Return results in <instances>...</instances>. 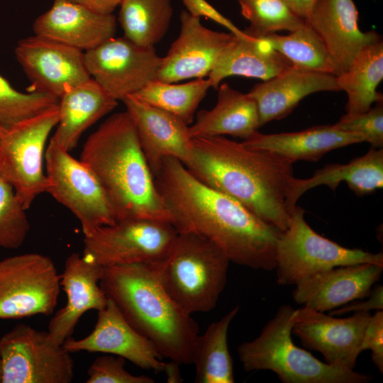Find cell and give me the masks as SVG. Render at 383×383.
<instances>
[{"label": "cell", "instance_id": "6da1fadb", "mask_svg": "<svg viewBox=\"0 0 383 383\" xmlns=\"http://www.w3.org/2000/svg\"><path fill=\"white\" fill-rule=\"evenodd\" d=\"M154 179L177 232L207 238L230 262L255 270L275 269L279 229L200 182L174 157L163 159Z\"/></svg>", "mask_w": 383, "mask_h": 383}, {"label": "cell", "instance_id": "7a4b0ae2", "mask_svg": "<svg viewBox=\"0 0 383 383\" xmlns=\"http://www.w3.org/2000/svg\"><path fill=\"white\" fill-rule=\"evenodd\" d=\"M192 139L193 157L186 167L193 176L280 231L287 228L285 199L292 163L222 135Z\"/></svg>", "mask_w": 383, "mask_h": 383}, {"label": "cell", "instance_id": "3957f363", "mask_svg": "<svg viewBox=\"0 0 383 383\" xmlns=\"http://www.w3.org/2000/svg\"><path fill=\"white\" fill-rule=\"evenodd\" d=\"M79 160L99 182L116 221L145 218L171 223L127 111L109 116L87 138Z\"/></svg>", "mask_w": 383, "mask_h": 383}, {"label": "cell", "instance_id": "277c9868", "mask_svg": "<svg viewBox=\"0 0 383 383\" xmlns=\"http://www.w3.org/2000/svg\"><path fill=\"white\" fill-rule=\"evenodd\" d=\"M100 286L126 321L162 357L192 364L197 323L168 294L154 263L104 267Z\"/></svg>", "mask_w": 383, "mask_h": 383}, {"label": "cell", "instance_id": "5b68a950", "mask_svg": "<svg viewBox=\"0 0 383 383\" xmlns=\"http://www.w3.org/2000/svg\"><path fill=\"white\" fill-rule=\"evenodd\" d=\"M296 309L280 306L255 339L238 354L245 371L270 370L284 383H367L370 376L323 362L296 346L292 338Z\"/></svg>", "mask_w": 383, "mask_h": 383}, {"label": "cell", "instance_id": "8992f818", "mask_svg": "<svg viewBox=\"0 0 383 383\" xmlns=\"http://www.w3.org/2000/svg\"><path fill=\"white\" fill-rule=\"evenodd\" d=\"M230 260L207 238L177 232L162 261L154 263L163 287L188 314L214 309L226 283Z\"/></svg>", "mask_w": 383, "mask_h": 383}, {"label": "cell", "instance_id": "52a82bcc", "mask_svg": "<svg viewBox=\"0 0 383 383\" xmlns=\"http://www.w3.org/2000/svg\"><path fill=\"white\" fill-rule=\"evenodd\" d=\"M305 211L296 205L289 223L277 244L276 275L280 285L295 286L301 281L335 267L360 263L383 265L382 252L341 246L314 231L304 219Z\"/></svg>", "mask_w": 383, "mask_h": 383}, {"label": "cell", "instance_id": "ba28073f", "mask_svg": "<svg viewBox=\"0 0 383 383\" xmlns=\"http://www.w3.org/2000/svg\"><path fill=\"white\" fill-rule=\"evenodd\" d=\"M59 119L58 105L7 127H0V175L13 187L26 209L46 192L45 148Z\"/></svg>", "mask_w": 383, "mask_h": 383}, {"label": "cell", "instance_id": "9c48e42d", "mask_svg": "<svg viewBox=\"0 0 383 383\" xmlns=\"http://www.w3.org/2000/svg\"><path fill=\"white\" fill-rule=\"evenodd\" d=\"M47 189L78 219L84 235L116 222L112 206L90 168L50 140L45 153Z\"/></svg>", "mask_w": 383, "mask_h": 383}, {"label": "cell", "instance_id": "30bf717a", "mask_svg": "<svg viewBox=\"0 0 383 383\" xmlns=\"http://www.w3.org/2000/svg\"><path fill=\"white\" fill-rule=\"evenodd\" d=\"M60 287V274L47 255L29 252L1 260L0 319L52 314Z\"/></svg>", "mask_w": 383, "mask_h": 383}, {"label": "cell", "instance_id": "8fae6325", "mask_svg": "<svg viewBox=\"0 0 383 383\" xmlns=\"http://www.w3.org/2000/svg\"><path fill=\"white\" fill-rule=\"evenodd\" d=\"M177 231L168 222L145 218L120 220L84 237V251L103 267L164 260Z\"/></svg>", "mask_w": 383, "mask_h": 383}, {"label": "cell", "instance_id": "7c38bea8", "mask_svg": "<svg viewBox=\"0 0 383 383\" xmlns=\"http://www.w3.org/2000/svg\"><path fill=\"white\" fill-rule=\"evenodd\" d=\"M1 383H70L71 353L52 340L48 331L20 323L0 337Z\"/></svg>", "mask_w": 383, "mask_h": 383}, {"label": "cell", "instance_id": "4fadbf2b", "mask_svg": "<svg viewBox=\"0 0 383 383\" xmlns=\"http://www.w3.org/2000/svg\"><path fill=\"white\" fill-rule=\"evenodd\" d=\"M91 77L113 99L123 101L157 77L162 62L155 47L123 37L109 38L84 52Z\"/></svg>", "mask_w": 383, "mask_h": 383}, {"label": "cell", "instance_id": "5bb4252c", "mask_svg": "<svg viewBox=\"0 0 383 383\" xmlns=\"http://www.w3.org/2000/svg\"><path fill=\"white\" fill-rule=\"evenodd\" d=\"M14 53L30 81L28 92L57 99L70 87L91 79L84 52L35 35L18 42Z\"/></svg>", "mask_w": 383, "mask_h": 383}, {"label": "cell", "instance_id": "9a60e30c", "mask_svg": "<svg viewBox=\"0 0 383 383\" xmlns=\"http://www.w3.org/2000/svg\"><path fill=\"white\" fill-rule=\"evenodd\" d=\"M370 316V311H360L347 318H335L302 306L296 309L292 333L304 347L319 352L326 363L354 370Z\"/></svg>", "mask_w": 383, "mask_h": 383}, {"label": "cell", "instance_id": "2e32d148", "mask_svg": "<svg viewBox=\"0 0 383 383\" xmlns=\"http://www.w3.org/2000/svg\"><path fill=\"white\" fill-rule=\"evenodd\" d=\"M180 30L162 57L156 79L176 83L208 77L226 45L235 35L205 27L201 18L187 11L179 14Z\"/></svg>", "mask_w": 383, "mask_h": 383}, {"label": "cell", "instance_id": "e0dca14e", "mask_svg": "<svg viewBox=\"0 0 383 383\" xmlns=\"http://www.w3.org/2000/svg\"><path fill=\"white\" fill-rule=\"evenodd\" d=\"M358 21L353 0H316L305 20L323 43L335 76L345 72L365 48L382 40L375 31H362Z\"/></svg>", "mask_w": 383, "mask_h": 383}, {"label": "cell", "instance_id": "ac0fdd59", "mask_svg": "<svg viewBox=\"0 0 383 383\" xmlns=\"http://www.w3.org/2000/svg\"><path fill=\"white\" fill-rule=\"evenodd\" d=\"M97 312L93 331L82 339L66 340L62 344L66 350L70 353H109L122 357L144 370L165 371L167 363L161 360L152 343L126 321L111 300L108 299L106 306Z\"/></svg>", "mask_w": 383, "mask_h": 383}, {"label": "cell", "instance_id": "d6986e66", "mask_svg": "<svg viewBox=\"0 0 383 383\" xmlns=\"http://www.w3.org/2000/svg\"><path fill=\"white\" fill-rule=\"evenodd\" d=\"M122 101L133 120L153 177L165 157H174L185 167L190 164L193 139L188 125L177 116L133 96H128Z\"/></svg>", "mask_w": 383, "mask_h": 383}, {"label": "cell", "instance_id": "ffe728a7", "mask_svg": "<svg viewBox=\"0 0 383 383\" xmlns=\"http://www.w3.org/2000/svg\"><path fill=\"white\" fill-rule=\"evenodd\" d=\"M103 272L104 267L87 254L73 252L67 257L60 274L67 302L48 324V333L55 343L62 345L71 338L84 313L106 306L108 298L99 284Z\"/></svg>", "mask_w": 383, "mask_h": 383}, {"label": "cell", "instance_id": "44dd1931", "mask_svg": "<svg viewBox=\"0 0 383 383\" xmlns=\"http://www.w3.org/2000/svg\"><path fill=\"white\" fill-rule=\"evenodd\" d=\"M383 265L360 263L318 272L295 285V302L316 311L336 309L367 297L381 277Z\"/></svg>", "mask_w": 383, "mask_h": 383}, {"label": "cell", "instance_id": "7402d4cb", "mask_svg": "<svg viewBox=\"0 0 383 383\" xmlns=\"http://www.w3.org/2000/svg\"><path fill=\"white\" fill-rule=\"evenodd\" d=\"M35 35L50 38L83 52L115 36L114 15L102 14L66 0H54L34 21Z\"/></svg>", "mask_w": 383, "mask_h": 383}, {"label": "cell", "instance_id": "603a6c76", "mask_svg": "<svg viewBox=\"0 0 383 383\" xmlns=\"http://www.w3.org/2000/svg\"><path fill=\"white\" fill-rule=\"evenodd\" d=\"M338 90L336 76L291 66L279 74L255 84L248 94L257 104L262 126L286 117L309 94Z\"/></svg>", "mask_w": 383, "mask_h": 383}, {"label": "cell", "instance_id": "cb8c5ba5", "mask_svg": "<svg viewBox=\"0 0 383 383\" xmlns=\"http://www.w3.org/2000/svg\"><path fill=\"white\" fill-rule=\"evenodd\" d=\"M345 182L357 196L372 194L383 187V150L371 147L364 155L347 164H328L317 170L307 179H290L285 204L289 214L297 200L308 190L326 185L335 192L339 184Z\"/></svg>", "mask_w": 383, "mask_h": 383}, {"label": "cell", "instance_id": "d4e9b609", "mask_svg": "<svg viewBox=\"0 0 383 383\" xmlns=\"http://www.w3.org/2000/svg\"><path fill=\"white\" fill-rule=\"evenodd\" d=\"M117 106L92 78L68 88L59 99L58 123L50 140L70 152L87 128Z\"/></svg>", "mask_w": 383, "mask_h": 383}, {"label": "cell", "instance_id": "484cf974", "mask_svg": "<svg viewBox=\"0 0 383 383\" xmlns=\"http://www.w3.org/2000/svg\"><path fill=\"white\" fill-rule=\"evenodd\" d=\"M243 36L234 35L221 52L208 76L212 88L231 76L270 79L292 66L262 37L244 30Z\"/></svg>", "mask_w": 383, "mask_h": 383}, {"label": "cell", "instance_id": "4316f807", "mask_svg": "<svg viewBox=\"0 0 383 383\" xmlns=\"http://www.w3.org/2000/svg\"><path fill=\"white\" fill-rule=\"evenodd\" d=\"M361 142L365 139L360 134L326 125L291 133L263 134L257 131L243 143L272 152L293 164L298 160L317 161L332 150Z\"/></svg>", "mask_w": 383, "mask_h": 383}, {"label": "cell", "instance_id": "83f0119b", "mask_svg": "<svg viewBox=\"0 0 383 383\" xmlns=\"http://www.w3.org/2000/svg\"><path fill=\"white\" fill-rule=\"evenodd\" d=\"M217 102L209 110H201L189 126L192 138L229 135L244 140L260 127L257 104L248 94L222 83L218 87Z\"/></svg>", "mask_w": 383, "mask_h": 383}, {"label": "cell", "instance_id": "f1b7e54d", "mask_svg": "<svg viewBox=\"0 0 383 383\" xmlns=\"http://www.w3.org/2000/svg\"><path fill=\"white\" fill-rule=\"evenodd\" d=\"M339 90L347 94L346 113L350 118L367 111L374 103L383 100L377 87L383 79V42L365 48L349 68L336 76Z\"/></svg>", "mask_w": 383, "mask_h": 383}, {"label": "cell", "instance_id": "f546056e", "mask_svg": "<svg viewBox=\"0 0 383 383\" xmlns=\"http://www.w3.org/2000/svg\"><path fill=\"white\" fill-rule=\"evenodd\" d=\"M235 306L199 335L192 364L196 383H233V364L228 346L230 324L239 311Z\"/></svg>", "mask_w": 383, "mask_h": 383}, {"label": "cell", "instance_id": "4dcf8cb0", "mask_svg": "<svg viewBox=\"0 0 383 383\" xmlns=\"http://www.w3.org/2000/svg\"><path fill=\"white\" fill-rule=\"evenodd\" d=\"M118 6L123 36L139 45L154 47L170 28L172 0H121Z\"/></svg>", "mask_w": 383, "mask_h": 383}, {"label": "cell", "instance_id": "1f68e13d", "mask_svg": "<svg viewBox=\"0 0 383 383\" xmlns=\"http://www.w3.org/2000/svg\"><path fill=\"white\" fill-rule=\"evenodd\" d=\"M211 87L208 78L182 84L155 79L131 96L177 116L189 126L194 122L196 111Z\"/></svg>", "mask_w": 383, "mask_h": 383}, {"label": "cell", "instance_id": "d6a6232c", "mask_svg": "<svg viewBox=\"0 0 383 383\" xmlns=\"http://www.w3.org/2000/svg\"><path fill=\"white\" fill-rule=\"evenodd\" d=\"M260 36L293 67L335 75L334 68L323 43L306 22L288 35L270 33Z\"/></svg>", "mask_w": 383, "mask_h": 383}, {"label": "cell", "instance_id": "836d02e7", "mask_svg": "<svg viewBox=\"0 0 383 383\" xmlns=\"http://www.w3.org/2000/svg\"><path fill=\"white\" fill-rule=\"evenodd\" d=\"M242 15L250 22L245 30L260 36L277 31L292 32L305 24L284 0H238Z\"/></svg>", "mask_w": 383, "mask_h": 383}, {"label": "cell", "instance_id": "e575fe53", "mask_svg": "<svg viewBox=\"0 0 383 383\" xmlns=\"http://www.w3.org/2000/svg\"><path fill=\"white\" fill-rule=\"evenodd\" d=\"M59 99L46 94L21 92L0 74V127H7L58 105Z\"/></svg>", "mask_w": 383, "mask_h": 383}, {"label": "cell", "instance_id": "d590c367", "mask_svg": "<svg viewBox=\"0 0 383 383\" xmlns=\"http://www.w3.org/2000/svg\"><path fill=\"white\" fill-rule=\"evenodd\" d=\"M26 210L13 186L0 175V247L14 250L23 245L30 228Z\"/></svg>", "mask_w": 383, "mask_h": 383}, {"label": "cell", "instance_id": "8d00e7d4", "mask_svg": "<svg viewBox=\"0 0 383 383\" xmlns=\"http://www.w3.org/2000/svg\"><path fill=\"white\" fill-rule=\"evenodd\" d=\"M342 131L355 133L362 135L371 147L382 148L383 146V100L375 103L367 111L357 116L343 118L333 124Z\"/></svg>", "mask_w": 383, "mask_h": 383}, {"label": "cell", "instance_id": "74e56055", "mask_svg": "<svg viewBox=\"0 0 383 383\" xmlns=\"http://www.w3.org/2000/svg\"><path fill=\"white\" fill-rule=\"evenodd\" d=\"M126 359L117 355L98 357L87 370V383H152L145 375H134L125 369Z\"/></svg>", "mask_w": 383, "mask_h": 383}, {"label": "cell", "instance_id": "f35d334b", "mask_svg": "<svg viewBox=\"0 0 383 383\" xmlns=\"http://www.w3.org/2000/svg\"><path fill=\"white\" fill-rule=\"evenodd\" d=\"M361 350L372 352V360L379 371L383 372V311L377 310L370 317L361 343Z\"/></svg>", "mask_w": 383, "mask_h": 383}, {"label": "cell", "instance_id": "ab89813d", "mask_svg": "<svg viewBox=\"0 0 383 383\" xmlns=\"http://www.w3.org/2000/svg\"><path fill=\"white\" fill-rule=\"evenodd\" d=\"M191 15L206 17L227 28L236 36H243L244 30L239 29L232 21L221 14L206 0H181Z\"/></svg>", "mask_w": 383, "mask_h": 383}, {"label": "cell", "instance_id": "60d3db41", "mask_svg": "<svg viewBox=\"0 0 383 383\" xmlns=\"http://www.w3.org/2000/svg\"><path fill=\"white\" fill-rule=\"evenodd\" d=\"M365 301H352L336 309L331 311L333 316L341 315L350 312L370 311L371 310H382L383 309V287L377 285L367 296Z\"/></svg>", "mask_w": 383, "mask_h": 383}, {"label": "cell", "instance_id": "b9f144b4", "mask_svg": "<svg viewBox=\"0 0 383 383\" xmlns=\"http://www.w3.org/2000/svg\"><path fill=\"white\" fill-rule=\"evenodd\" d=\"M102 14H112L121 0H66Z\"/></svg>", "mask_w": 383, "mask_h": 383}, {"label": "cell", "instance_id": "7bdbcfd3", "mask_svg": "<svg viewBox=\"0 0 383 383\" xmlns=\"http://www.w3.org/2000/svg\"><path fill=\"white\" fill-rule=\"evenodd\" d=\"M288 6L304 21L309 16L316 0H284Z\"/></svg>", "mask_w": 383, "mask_h": 383}]
</instances>
